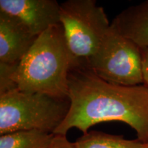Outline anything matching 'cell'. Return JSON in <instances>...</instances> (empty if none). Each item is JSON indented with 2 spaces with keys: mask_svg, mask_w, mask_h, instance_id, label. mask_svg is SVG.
Returning <instances> with one entry per match:
<instances>
[{
  "mask_svg": "<svg viewBox=\"0 0 148 148\" xmlns=\"http://www.w3.org/2000/svg\"><path fill=\"white\" fill-rule=\"evenodd\" d=\"M70 108L53 134L65 135L73 127L86 134L92 125L121 121L136 131L137 139L148 143V87L106 82L92 70L72 67L68 75Z\"/></svg>",
  "mask_w": 148,
  "mask_h": 148,
  "instance_id": "1",
  "label": "cell"
},
{
  "mask_svg": "<svg viewBox=\"0 0 148 148\" xmlns=\"http://www.w3.org/2000/svg\"><path fill=\"white\" fill-rule=\"evenodd\" d=\"M72 60L61 24L39 35L16 66L12 79L18 90L68 99Z\"/></svg>",
  "mask_w": 148,
  "mask_h": 148,
  "instance_id": "2",
  "label": "cell"
},
{
  "mask_svg": "<svg viewBox=\"0 0 148 148\" xmlns=\"http://www.w3.org/2000/svg\"><path fill=\"white\" fill-rule=\"evenodd\" d=\"M69 108V98L12 90L0 95V134L27 130L53 134Z\"/></svg>",
  "mask_w": 148,
  "mask_h": 148,
  "instance_id": "3",
  "label": "cell"
},
{
  "mask_svg": "<svg viewBox=\"0 0 148 148\" xmlns=\"http://www.w3.org/2000/svg\"><path fill=\"white\" fill-rule=\"evenodd\" d=\"M60 21L71 67L88 68L110 24L95 0H68L60 4Z\"/></svg>",
  "mask_w": 148,
  "mask_h": 148,
  "instance_id": "4",
  "label": "cell"
},
{
  "mask_svg": "<svg viewBox=\"0 0 148 148\" xmlns=\"http://www.w3.org/2000/svg\"><path fill=\"white\" fill-rule=\"evenodd\" d=\"M87 69L110 83L123 86L144 83L140 48L112 23Z\"/></svg>",
  "mask_w": 148,
  "mask_h": 148,
  "instance_id": "5",
  "label": "cell"
},
{
  "mask_svg": "<svg viewBox=\"0 0 148 148\" xmlns=\"http://www.w3.org/2000/svg\"><path fill=\"white\" fill-rule=\"evenodd\" d=\"M0 11L18 18L36 36L60 23V4L56 0H0Z\"/></svg>",
  "mask_w": 148,
  "mask_h": 148,
  "instance_id": "6",
  "label": "cell"
},
{
  "mask_svg": "<svg viewBox=\"0 0 148 148\" xmlns=\"http://www.w3.org/2000/svg\"><path fill=\"white\" fill-rule=\"evenodd\" d=\"M37 38L18 18L0 11V62L18 64Z\"/></svg>",
  "mask_w": 148,
  "mask_h": 148,
  "instance_id": "7",
  "label": "cell"
},
{
  "mask_svg": "<svg viewBox=\"0 0 148 148\" xmlns=\"http://www.w3.org/2000/svg\"><path fill=\"white\" fill-rule=\"evenodd\" d=\"M112 24L140 48H148V0L123 10Z\"/></svg>",
  "mask_w": 148,
  "mask_h": 148,
  "instance_id": "8",
  "label": "cell"
},
{
  "mask_svg": "<svg viewBox=\"0 0 148 148\" xmlns=\"http://www.w3.org/2000/svg\"><path fill=\"white\" fill-rule=\"evenodd\" d=\"M74 143L75 148H146L138 139H125L123 136L92 130L84 134Z\"/></svg>",
  "mask_w": 148,
  "mask_h": 148,
  "instance_id": "9",
  "label": "cell"
},
{
  "mask_svg": "<svg viewBox=\"0 0 148 148\" xmlns=\"http://www.w3.org/2000/svg\"><path fill=\"white\" fill-rule=\"evenodd\" d=\"M54 137L40 131H17L1 135L0 148H51Z\"/></svg>",
  "mask_w": 148,
  "mask_h": 148,
  "instance_id": "10",
  "label": "cell"
},
{
  "mask_svg": "<svg viewBox=\"0 0 148 148\" xmlns=\"http://www.w3.org/2000/svg\"><path fill=\"white\" fill-rule=\"evenodd\" d=\"M16 66L17 64L0 62V95L17 88L12 79V75Z\"/></svg>",
  "mask_w": 148,
  "mask_h": 148,
  "instance_id": "11",
  "label": "cell"
},
{
  "mask_svg": "<svg viewBox=\"0 0 148 148\" xmlns=\"http://www.w3.org/2000/svg\"><path fill=\"white\" fill-rule=\"evenodd\" d=\"M51 148H75L73 143H71L65 135L55 134Z\"/></svg>",
  "mask_w": 148,
  "mask_h": 148,
  "instance_id": "12",
  "label": "cell"
},
{
  "mask_svg": "<svg viewBox=\"0 0 148 148\" xmlns=\"http://www.w3.org/2000/svg\"><path fill=\"white\" fill-rule=\"evenodd\" d=\"M144 84L148 87V48H140Z\"/></svg>",
  "mask_w": 148,
  "mask_h": 148,
  "instance_id": "13",
  "label": "cell"
},
{
  "mask_svg": "<svg viewBox=\"0 0 148 148\" xmlns=\"http://www.w3.org/2000/svg\"><path fill=\"white\" fill-rule=\"evenodd\" d=\"M145 145H146V148H148V143H145Z\"/></svg>",
  "mask_w": 148,
  "mask_h": 148,
  "instance_id": "14",
  "label": "cell"
}]
</instances>
